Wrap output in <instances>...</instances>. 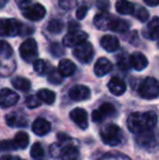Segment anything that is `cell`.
Here are the masks:
<instances>
[{"mask_svg": "<svg viewBox=\"0 0 159 160\" xmlns=\"http://www.w3.org/2000/svg\"><path fill=\"white\" fill-rule=\"evenodd\" d=\"M127 124L130 132L135 134L153 130L157 124V114L153 111L134 112L129 116Z\"/></svg>", "mask_w": 159, "mask_h": 160, "instance_id": "6da1fadb", "label": "cell"}, {"mask_svg": "<svg viewBox=\"0 0 159 160\" xmlns=\"http://www.w3.org/2000/svg\"><path fill=\"white\" fill-rule=\"evenodd\" d=\"M100 136L106 145L115 147V146L120 145L123 142V132L122 130L116 124H108L105 125L100 130Z\"/></svg>", "mask_w": 159, "mask_h": 160, "instance_id": "7a4b0ae2", "label": "cell"}, {"mask_svg": "<svg viewBox=\"0 0 159 160\" xmlns=\"http://www.w3.org/2000/svg\"><path fill=\"white\" fill-rule=\"evenodd\" d=\"M23 24L15 19H0V35L14 37L23 33Z\"/></svg>", "mask_w": 159, "mask_h": 160, "instance_id": "3957f363", "label": "cell"}, {"mask_svg": "<svg viewBox=\"0 0 159 160\" xmlns=\"http://www.w3.org/2000/svg\"><path fill=\"white\" fill-rule=\"evenodd\" d=\"M138 94L145 99H155L159 95L158 81L154 78H146L140 85Z\"/></svg>", "mask_w": 159, "mask_h": 160, "instance_id": "277c9868", "label": "cell"}, {"mask_svg": "<svg viewBox=\"0 0 159 160\" xmlns=\"http://www.w3.org/2000/svg\"><path fill=\"white\" fill-rule=\"evenodd\" d=\"M20 55L22 59L27 62H33L37 59L38 50H37V42L34 38H28L22 42L20 47Z\"/></svg>", "mask_w": 159, "mask_h": 160, "instance_id": "5b68a950", "label": "cell"}, {"mask_svg": "<svg viewBox=\"0 0 159 160\" xmlns=\"http://www.w3.org/2000/svg\"><path fill=\"white\" fill-rule=\"evenodd\" d=\"M22 14L31 21H40L46 15V9L40 3H27L22 7Z\"/></svg>", "mask_w": 159, "mask_h": 160, "instance_id": "8992f818", "label": "cell"}, {"mask_svg": "<svg viewBox=\"0 0 159 160\" xmlns=\"http://www.w3.org/2000/svg\"><path fill=\"white\" fill-rule=\"evenodd\" d=\"M73 55L82 63H88L94 56V48L91 42H87L85 40V42L75 46L74 50H73Z\"/></svg>", "mask_w": 159, "mask_h": 160, "instance_id": "52a82bcc", "label": "cell"}, {"mask_svg": "<svg viewBox=\"0 0 159 160\" xmlns=\"http://www.w3.org/2000/svg\"><path fill=\"white\" fill-rule=\"evenodd\" d=\"M73 145V139L71 137H69L67 134H62L59 133L58 134V142L50 146V155L52 158H60L63 152V150L66 149L68 146Z\"/></svg>", "mask_w": 159, "mask_h": 160, "instance_id": "ba28073f", "label": "cell"}, {"mask_svg": "<svg viewBox=\"0 0 159 160\" xmlns=\"http://www.w3.org/2000/svg\"><path fill=\"white\" fill-rule=\"evenodd\" d=\"M116 113L117 111H116L115 106L110 102H105L98 109L94 110L92 113V119L94 122H102L106 119L116 116Z\"/></svg>", "mask_w": 159, "mask_h": 160, "instance_id": "9c48e42d", "label": "cell"}, {"mask_svg": "<svg viewBox=\"0 0 159 160\" xmlns=\"http://www.w3.org/2000/svg\"><path fill=\"white\" fill-rule=\"evenodd\" d=\"M136 143L140 147L145 148L147 150H153L157 146V139L152 130L138 133L136 136Z\"/></svg>", "mask_w": 159, "mask_h": 160, "instance_id": "30bf717a", "label": "cell"}, {"mask_svg": "<svg viewBox=\"0 0 159 160\" xmlns=\"http://www.w3.org/2000/svg\"><path fill=\"white\" fill-rule=\"evenodd\" d=\"M87 39V34L83 31L75 30L72 32H69L66 36L63 37V45L66 47H75L77 45L81 44V42H85Z\"/></svg>", "mask_w": 159, "mask_h": 160, "instance_id": "8fae6325", "label": "cell"}, {"mask_svg": "<svg viewBox=\"0 0 159 160\" xmlns=\"http://www.w3.org/2000/svg\"><path fill=\"white\" fill-rule=\"evenodd\" d=\"M70 118L82 130H86L87 127H88V114L82 108L73 109L70 112Z\"/></svg>", "mask_w": 159, "mask_h": 160, "instance_id": "7c38bea8", "label": "cell"}, {"mask_svg": "<svg viewBox=\"0 0 159 160\" xmlns=\"http://www.w3.org/2000/svg\"><path fill=\"white\" fill-rule=\"evenodd\" d=\"M19 101V95L9 88H3L0 91V107L10 108Z\"/></svg>", "mask_w": 159, "mask_h": 160, "instance_id": "4fadbf2b", "label": "cell"}, {"mask_svg": "<svg viewBox=\"0 0 159 160\" xmlns=\"http://www.w3.org/2000/svg\"><path fill=\"white\" fill-rule=\"evenodd\" d=\"M69 97L74 101L86 100L91 97V91L84 85H75L69 91Z\"/></svg>", "mask_w": 159, "mask_h": 160, "instance_id": "5bb4252c", "label": "cell"}, {"mask_svg": "<svg viewBox=\"0 0 159 160\" xmlns=\"http://www.w3.org/2000/svg\"><path fill=\"white\" fill-rule=\"evenodd\" d=\"M6 122L11 128H26L28 120L25 116L21 113H10L6 117Z\"/></svg>", "mask_w": 159, "mask_h": 160, "instance_id": "9a60e30c", "label": "cell"}, {"mask_svg": "<svg viewBox=\"0 0 159 160\" xmlns=\"http://www.w3.org/2000/svg\"><path fill=\"white\" fill-rule=\"evenodd\" d=\"M113 15L109 14L107 11H102V13H98L94 18V25L100 31H106L109 30V25L112 20Z\"/></svg>", "mask_w": 159, "mask_h": 160, "instance_id": "2e32d148", "label": "cell"}, {"mask_svg": "<svg viewBox=\"0 0 159 160\" xmlns=\"http://www.w3.org/2000/svg\"><path fill=\"white\" fill-rule=\"evenodd\" d=\"M112 70V63L107 58H99L94 65V72L96 76H105Z\"/></svg>", "mask_w": 159, "mask_h": 160, "instance_id": "e0dca14e", "label": "cell"}, {"mask_svg": "<svg viewBox=\"0 0 159 160\" xmlns=\"http://www.w3.org/2000/svg\"><path fill=\"white\" fill-rule=\"evenodd\" d=\"M130 65L136 71H142L148 65V60L143 53L134 52L130 56Z\"/></svg>", "mask_w": 159, "mask_h": 160, "instance_id": "ac0fdd59", "label": "cell"}, {"mask_svg": "<svg viewBox=\"0 0 159 160\" xmlns=\"http://www.w3.org/2000/svg\"><path fill=\"white\" fill-rule=\"evenodd\" d=\"M100 45L102 47L108 52H115L116 50L119 49L120 42L116 36L112 35H105L100 39Z\"/></svg>", "mask_w": 159, "mask_h": 160, "instance_id": "d6986e66", "label": "cell"}, {"mask_svg": "<svg viewBox=\"0 0 159 160\" xmlns=\"http://www.w3.org/2000/svg\"><path fill=\"white\" fill-rule=\"evenodd\" d=\"M51 128V125L46 119L42 118H37L36 120L33 122L32 125V130L38 136H44V135L48 134L49 131Z\"/></svg>", "mask_w": 159, "mask_h": 160, "instance_id": "ffe728a7", "label": "cell"}, {"mask_svg": "<svg viewBox=\"0 0 159 160\" xmlns=\"http://www.w3.org/2000/svg\"><path fill=\"white\" fill-rule=\"evenodd\" d=\"M108 88L111 94L116 96H121L124 94L125 89H127V85L119 78H112L108 83Z\"/></svg>", "mask_w": 159, "mask_h": 160, "instance_id": "44dd1931", "label": "cell"}, {"mask_svg": "<svg viewBox=\"0 0 159 160\" xmlns=\"http://www.w3.org/2000/svg\"><path fill=\"white\" fill-rule=\"evenodd\" d=\"M77 70V67L71 60L63 59L59 62V67H58V71L62 76H71Z\"/></svg>", "mask_w": 159, "mask_h": 160, "instance_id": "7402d4cb", "label": "cell"}, {"mask_svg": "<svg viewBox=\"0 0 159 160\" xmlns=\"http://www.w3.org/2000/svg\"><path fill=\"white\" fill-rule=\"evenodd\" d=\"M130 28V23L127 21L124 20H121L119 18H112L110 22V25H109V30L113 31V32H118V33H124L129 30Z\"/></svg>", "mask_w": 159, "mask_h": 160, "instance_id": "603a6c76", "label": "cell"}, {"mask_svg": "<svg viewBox=\"0 0 159 160\" xmlns=\"http://www.w3.org/2000/svg\"><path fill=\"white\" fill-rule=\"evenodd\" d=\"M116 9L120 14L130 15L133 14L135 11V7L132 2L127 1V0H118L116 3Z\"/></svg>", "mask_w": 159, "mask_h": 160, "instance_id": "cb8c5ba5", "label": "cell"}, {"mask_svg": "<svg viewBox=\"0 0 159 160\" xmlns=\"http://www.w3.org/2000/svg\"><path fill=\"white\" fill-rule=\"evenodd\" d=\"M12 141L17 149H19V148L20 149H24V148L27 147L28 142H30V137H28V135L25 132H19L17 133V135H15V137Z\"/></svg>", "mask_w": 159, "mask_h": 160, "instance_id": "d4e9b609", "label": "cell"}, {"mask_svg": "<svg viewBox=\"0 0 159 160\" xmlns=\"http://www.w3.org/2000/svg\"><path fill=\"white\" fill-rule=\"evenodd\" d=\"M158 28H159V19L158 17H154L153 20L149 22L148 26H147V32L146 35L148 38L153 40H156L158 38Z\"/></svg>", "mask_w": 159, "mask_h": 160, "instance_id": "484cf974", "label": "cell"}, {"mask_svg": "<svg viewBox=\"0 0 159 160\" xmlns=\"http://www.w3.org/2000/svg\"><path fill=\"white\" fill-rule=\"evenodd\" d=\"M60 158L61 160H79V149L74 145L68 146L63 150Z\"/></svg>", "mask_w": 159, "mask_h": 160, "instance_id": "4316f807", "label": "cell"}, {"mask_svg": "<svg viewBox=\"0 0 159 160\" xmlns=\"http://www.w3.org/2000/svg\"><path fill=\"white\" fill-rule=\"evenodd\" d=\"M12 85L14 88L19 89L21 92H27L31 88V82L25 78H14L12 80Z\"/></svg>", "mask_w": 159, "mask_h": 160, "instance_id": "83f0119b", "label": "cell"}, {"mask_svg": "<svg viewBox=\"0 0 159 160\" xmlns=\"http://www.w3.org/2000/svg\"><path fill=\"white\" fill-rule=\"evenodd\" d=\"M37 97L40 99V101H44L47 105H52L56 100V94L50 89H40L37 93Z\"/></svg>", "mask_w": 159, "mask_h": 160, "instance_id": "f1b7e54d", "label": "cell"}, {"mask_svg": "<svg viewBox=\"0 0 159 160\" xmlns=\"http://www.w3.org/2000/svg\"><path fill=\"white\" fill-rule=\"evenodd\" d=\"M34 63H33V67H34V71L36 72L39 75H45L49 72V70L51 69L49 63H47L45 60L42 59H36L34 60Z\"/></svg>", "mask_w": 159, "mask_h": 160, "instance_id": "f546056e", "label": "cell"}, {"mask_svg": "<svg viewBox=\"0 0 159 160\" xmlns=\"http://www.w3.org/2000/svg\"><path fill=\"white\" fill-rule=\"evenodd\" d=\"M31 156L34 160H44L45 150L40 143H35L31 148Z\"/></svg>", "mask_w": 159, "mask_h": 160, "instance_id": "4dcf8cb0", "label": "cell"}, {"mask_svg": "<svg viewBox=\"0 0 159 160\" xmlns=\"http://www.w3.org/2000/svg\"><path fill=\"white\" fill-rule=\"evenodd\" d=\"M47 30L52 34L61 33L62 30H63V24H62V22L59 21V20L53 19L48 23V25H47Z\"/></svg>", "mask_w": 159, "mask_h": 160, "instance_id": "1f68e13d", "label": "cell"}, {"mask_svg": "<svg viewBox=\"0 0 159 160\" xmlns=\"http://www.w3.org/2000/svg\"><path fill=\"white\" fill-rule=\"evenodd\" d=\"M47 74H48V81L51 83V84L58 85V84H60V83L62 82V78H63V76L59 73V71H58V70L50 69Z\"/></svg>", "mask_w": 159, "mask_h": 160, "instance_id": "d6a6232c", "label": "cell"}, {"mask_svg": "<svg viewBox=\"0 0 159 160\" xmlns=\"http://www.w3.org/2000/svg\"><path fill=\"white\" fill-rule=\"evenodd\" d=\"M12 53L13 50L10 45L4 40H0V56L6 58V59H9V58H11Z\"/></svg>", "mask_w": 159, "mask_h": 160, "instance_id": "836d02e7", "label": "cell"}, {"mask_svg": "<svg viewBox=\"0 0 159 160\" xmlns=\"http://www.w3.org/2000/svg\"><path fill=\"white\" fill-rule=\"evenodd\" d=\"M98 160H131L127 156L121 152H107L102 155Z\"/></svg>", "mask_w": 159, "mask_h": 160, "instance_id": "e575fe53", "label": "cell"}, {"mask_svg": "<svg viewBox=\"0 0 159 160\" xmlns=\"http://www.w3.org/2000/svg\"><path fill=\"white\" fill-rule=\"evenodd\" d=\"M25 103L30 109H34V108L39 107L40 103H42V101H40V99L37 96L32 95V96H28L27 98H26Z\"/></svg>", "mask_w": 159, "mask_h": 160, "instance_id": "d590c367", "label": "cell"}, {"mask_svg": "<svg viewBox=\"0 0 159 160\" xmlns=\"http://www.w3.org/2000/svg\"><path fill=\"white\" fill-rule=\"evenodd\" d=\"M134 13H135V17L138 19V21H141V22H146L147 19L149 18L148 11L145 8H142V7H140V8L136 10V12L134 11Z\"/></svg>", "mask_w": 159, "mask_h": 160, "instance_id": "8d00e7d4", "label": "cell"}, {"mask_svg": "<svg viewBox=\"0 0 159 160\" xmlns=\"http://www.w3.org/2000/svg\"><path fill=\"white\" fill-rule=\"evenodd\" d=\"M15 145L13 141H0V152H9V150H15Z\"/></svg>", "mask_w": 159, "mask_h": 160, "instance_id": "74e56055", "label": "cell"}, {"mask_svg": "<svg viewBox=\"0 0 159 160\" xmlns=\"http://www.w3.org/2000/svg\"><path fill=\"white\" fill-rule=\"evenodd\" d=\"M77 4V0H59V7L63 10H70L74 8Z\"/></svg>", "mask_w": 159, "mask_h": 160, "instance_id": "f35d334b", "label": "cell"}, {"mask_svg": "<svg viewBox=\"0 0 159 160\" xmlns=\"http://www.w3.org/2000/svg\"><path fill=\"white\" fill-rule=\"evenodd\" d=\"M96 6L99 10L102 11H108L110 8V2L109 0H97L96 1Z\"/></svg>", "mask_w": 159, "mask_h": 160, "instance_id": "ab89813d", "label": "cell"}, {"mask_svg": "<svg viewBox=\"0 0 159 160\" xmlns=\"http://www.w3.org/2000/svg\"><path fill=\"white\" fill-rule=\"evenodd\" d=\"M50 52L52 53L53 56H56V57H59V56H61L62 53H64V51H63V49L60 47V45L52 44L50 46Z\"/></svg>", "mask_w": 159, "mask_h": 160, "instance_id": "60d3db41", "label": "cell"}, {"mask_svg": "<svg viewBox=\"0 0 159 160\" xmlns=\"http://www.w3.org/2000/svg\"><path fill=\"white\" fill-rule=\"evenodd\" d=\"M87 7L86 6H81L79 9L77 10V18L79 20H83L87 14Z\"/></svg>", "mask_w": 159, "mask_h": 160, "instance_id": "b9f144b4", "label": "cell"}, {"mask_svg": "<svg viewBox=\"0 0 159 160\" xmlns=\"http://www.w3.org/2000/svg\"><path fill=\"white\" fill-rule=\"evenodd\" d=\"M0 160H21V158L17 156H12V155H4L0 158Z\"/></svg>", "mask_w": 159, "mask_h": 160, "instance_id": "7bdbcfd3", "label": "cell"}, {"mask_svg": "<svg viewBox=\"0 0 159 160\" xmlns=\"http://www.w3.org/2000/svg\"><path fill=\"white\" fill-rule=\"evenodd\" d=\"M144 2L151 7H156V6H158L159 0H144Z\"/></svg>", "mask_w": 159, "mask_h": 160, "instance_id": "ee69618b", "label": "cell"}, {"mask_svg": "<svg viewBox=\"0 0 159 160\" xmlns=\"http://www.w3.org/2000/svg\"><path fill=\"white\" fill-rule=\"evenodd\" d=\"M119 65H120L121 68H122V69L127 70V68H129V62H127V59L124 58V59H122V60H120V61H119Z\"/></svg>", "mask_w": 159, "mask_h": 160, "instance_id": "f6af8a7d", "label": "cell"}, {"mask_svg": "<svg viewBox=\"0 0 159 160\" xmlns=\"http://www.w3.org/2000/svg\"><path fill=\"white\" fill-rule=\"evenodd\" d=\"M17 2H19V4L21 6V8L22 7H24L25 4H27V3H30V1L31 0H17Z\"/></svg>", "mask_w": 159, "mask_h": 160, "instance_id": "bcb514c9", "label": "cell"}, {"mask_svg": "<svg viewBox=\"0 0 159 160\" xmlns=\"http://www.w3.org/2000/svg\"><path fill=\"white\" fill-rule=\"evenodd\" d=\"M21 160H24V159H21Z\"/></svg>", "mask_w": 159, "mask_h": 160, "instance_id": "7dc6e473", "label": "cell"}]
</instances>
